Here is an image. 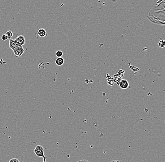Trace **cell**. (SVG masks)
I'll return each instance as SVG.
<instances>
[{"label": "cell", "mask_w": 165, "mask_h": 162, "mask_svg": "<svg viewBox=\"0 0 165 162\" xmlns=\"http://www.w3.org/2000/svg\"><path fill=\"white\" fill-rule=\"evenodd\" d=\"M34 152L38 157H43V162H45L47 157L45 156L44 153V148L42 146L37 145L34 149Z\"/></svg>", "instance_id": "1"}, {"label": "cell", "mask_w": 165, "mask_h": 162, "mask_svg": "<svg viewBox=\"0 0 165 162\" xmlns=\"http://www.w3.org/2000/svg\"><path fill=\"white\" fill-rule=\"evenodd\" d=\"M13 52L14 55L16 57H20L24 52V50L22 46H19L14 50Z\"/></svg>", "instance_id": "2"}, {"label": "cell", "mask_w": 165, "mask_h": 162, "mask_svg": "<svg viewBox=\"0 0 165 162\" xmlns=\"http://www.w3.org/2000/svg\"><path fill=\"white\" fill-rule=\"evenodd\" d=\"M15 42L19 46H22L25 44V40L23 35H20L15 39Z\"/></svg>", "instance_id": "3"}, {"label": "cell", "mask_w": 165, "mask_h": 162, "mask_svg": "<svg viewBox=\"0 0 165 162\" xmlns=\"http://www.w3.org/2000/svg\"><path fill=\"white\" fill-rule=\"evenodd\" d=\"M119 86L122 89H127L129 86V83L127 80L125 79H123L120 82Z\"/></svg>", "instance_id": "4"}, {"label": "cell", "mask_w": 165, "mask_h": 162, "mask_svg": "<svg viewBox=\"0 0 165 162\" xmlns=\"http://www.w3.org/2000/svg\"><path fill=\"white\" fill-rule=\"evenodd\" d=\"M9 46L11 49L14 50L15 48L19 46V45H18V44L16 43L15 40L11 39H10V42H9Z\"/></svg>", "instance_id": "5"}, {"label": "cell", "mask_w": 165, "mask_h": 162, "mask_svg": "<svg viewBox=\"0 0 165 162\" xmlns=\"http://www.w3.org/2000/svg\"><path fill=\"white\" fill-rule=\"evenodd\" d=\"M38 34L40 37L43 38V37H46L47 36V33H46V31L44 29H40L38 31Z\"/></svg>", "instance_id": "6"}, {"label": "cell", "mask_w": 165, "mask_h": 162, "mask_svg": "<svg viewBox=\"0 0 165 162\" xmlns=\"http://www.w3.org/2000/svg\"><path fill=\"white\" fill-rule=\"evenodd\" d=\"M64 63V60L62 57L57 58L55 61V63L57 66H62L63 64Z\"/></svg>", "instance_id": "7"}, {"label": "cell", "mask_w": 165, "mask_h": 162, "mask_svg": "<svg viewBox=\"0 0 165 162\" xmlns=\"http://www.w3.org/2000/svg\"><path fill=\"white\" fill-rule=\"evenodd\" d=\"M158 46L161 48H164L165 47V40H160L159 42H158Z\"/></svg>", "instance_id": "8"}, {"label": "cell", "mask_w": 165, "mask_h": 162, "mask_svg": "<svg viewBox=\"0 0 165 162\" xmlns=\"http://www.w3.org/2000/svg\"><path fill=\"white\" fill-rule=\"evenodd\" d=\"M6 34L7 35V36H8L9 39H11V38L13 37V34L12 32L11 31H7V32H6Z\"/></svg>", "instance_id": "9"}, {"label": "cell", "mask_w": 165, "mask_h": 162, "mask_svg": "<svg viewBox=\"0 0 165 162\" xmlns=\"http://www.w3.org/2000/svg\"><path fill=\"white\" fill-rule=\"evenodd\" d=\"M55 54H56V57H58V58H60V57H62V56H63V53L61 51H57Z\"/></svg>", "instance_id": "10"}, {"label": "cell", "mask_w": 165, "mask_h": 162, "mask_svg": "<svg viewBox=\"0 0 165 162\" xmlns=\"http://www.w3.org/2000/svg\"><path fill=\"white\" fill-rule=\"evenodd\" d=\"M9 39L8 36L6 34H3L2 36V40L3 41H6Z\"/></svg>", "instance_id": "11"}, {"label": "cell", "mask_w": 165, "mask_h": 162, "mask_svg": "<svg viewBox=\"0 0 165 162\" xmlns=\"http://www.w3.org/2000/svg\"><path fill=\"white\" fill-rule=\"evenodd\" d=\"M9 162H20L19 161V159H17V158H13L11 159L10 160Z\"/></svg>", "instance_id": "12"}, {"label": "cell", "mask_w": 165, "mask_h": 162, "mask_svg": "<svg viewBox=\"0 0 165 162\" xmlns=\"http://www.w3.org/2000/svg\"><path fill=\"white\" fill-rule=\"evenodd\" d=\"M76 162H90L88 160H86V159H83V160H80V161H77Z\"/></svg>", "instance_id": "13"}, {"label": "cell", "mask_w": 165, "mask_h": 162, "mask_svg": "<svg viewBox=\"0 0 165 162\" xmlns=\"http://www.w3.org/2000/svg\"><path fill=\"white\" fill-rule=\"evenodd\" d=\"M110 162H123L122 160H114Z\"/></svg>", "instance_id": "14"}, {"label": "cell", "mask_w": 165, "mask_h": 162, "mask_svg": "<svg viewBox=\"0 0 165 162\" xmlns=\"http://www.w3.org/2000/svg\"><path fill=\"white\" fill-rule=\"evenodd\" d=\"M46 162V161H45V162Z\"/></svg>", "instance_id": "15"}, {"label": "cell", "mask_w": 165, "mask_h": 162, "mask_svg": "<svg viewBox=\"0 0 165 162\" xmlns=\"http://www.w3.org/2000/svg\"></svg>", "instance_id": "16"}, {"label": "cell", "mask_w": 165, "mask_h": 162, "mask_svg": "<svg viewBox=\"0 0 165 162\" xmlns=\"http://www.w3.org/2000/svg\"></svg>", "instance_id": "17"}]
</instances>
